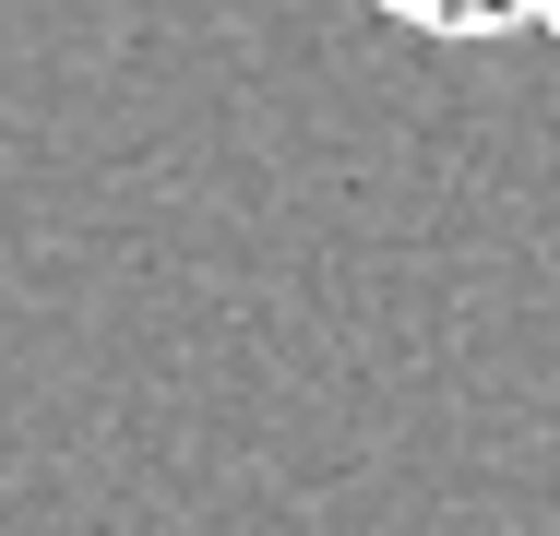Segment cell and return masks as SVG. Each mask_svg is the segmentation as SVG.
Instances as JSON below:
<instances>
[{
	"label": "cell",
	"instance_id": "6da1fadb",
	"mask_svg": "<svg viewBox=\"0 0 560 536\" xmlns=\"http://www.w3.org/2000/svg\"><path fill=\"white\" fill-rule=\"evenodd\" d=\"M382 12H406V24H442V36H513V24H537L549 0H382Z\"/></svg>",
	"mask_w": 560,
	"mask_h": 536
}]
</instances>
